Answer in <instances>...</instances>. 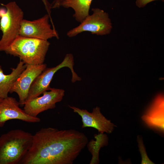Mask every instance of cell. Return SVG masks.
<instances>
[{
  "mask_svg": "<svg viewBox=\"0 0 164 164\" xmlns=\"http://www.w3.org/2000/svg\"><path fill=\"white\" fill-rule=\"evenodd\" d=\"M88 142L73 129L43 128L33 135L31 145L21 164H73Z\"/></svg>",
  "mask_w": 164,
  "mask_h": 164,
  "instance_id": "1",
  "label": "cell"
},
{
  "mask_svg": "<svg viewBox=\"0 0 164 164\" xmlns=\"http://www.w3.org/2000/svg\"><path fill=\"white\" fill-rule=\"evenodd\" d=\"M33 135L24 130H10L0 136V164H17L30 148Z\"/></svg>",
  "mask_w": 164,
  "mask_h": 164,
  "instance_id": "2",
  "label": "cell"
},
{
  "mask_svg": "<svg viewBox=\"0 0 164 164\" xmlns=\"http://www.w3.org/2000/svg\"><path fill=\"white\" fill-rule=\"evenodd\" d=\"M50 43L48 40L18 35L4 51L19 57L26 65L43 63Z\"/></svg>",
  "mask_w": 164,
  "mask_h": 164,
  "instance_id": "3",
  "label": "cell"
},
{
  "mask_svg": "<svg viewBox=\"0 0 164 164\" xmlns=\"http://www.w3.org/2000/svg\"><path fill=\"white\" fill-rule=\"evenodd\" d=\"M6 9L0 8V29L2 35L0 40V51H4L19 35L24 13L15 2L1 4Z\"/></svg>",
  "mask_w": 164,
  "mask_h": 164,
  "instance_id": "4",
  "label": "cell"
},
{
  "mask_svg": "<svg viewBox=\"0 0 164 164\" xmlns=\"http://www.w3.org/2000/svg\"><path fill=\"white\" fill-rule=\"evenodd\" d=\"M74 58L71 53L66 54L62 62L56 66L46 68L34 80L29 89L26 101L39 96L44 92L49 90L50 82L55 73L59 69L67 67L69 68L72 73L71 81L74 83L81 80V78L74 71Z\"/></svg>",
  "mask_w": 164,
  "mask_h": 164,
  "instance_id": "5",
  "label": "cell"
},
{
  "mask_svg": "<svg viewBox=\"0 0 164 164\" xmlns=\"http://www.w3.org/2000/svg\"><path fill=\"white\" fill-rule=\"evenodd\" d=\"M91 10L93 12L91 15L89 14L79 25L67 32L68 37H73L86 31L100 36L110 33L112 27L108 14L99 8H93Z\"/></svg>",
  "mask_w": 164,
  "mask_h": 164,
  "instance_id": "6",
  "label": "cell"
},
{
  "mask_svg": "<svg viewBox=\"0 0 164 164\" xmlns=\"http://www.w3.org/2000/svg\"><path fill=\"white\" fill-rule=\"evenodd\" d=\"M55 28L51 18L47 14L38 19L29 21L23 19L21 23L19 35L25 37L48 40L59 36L55 29H52L49 19Z\"/></svg>",
  "mask_w": 164,
  "mask_h": 164,
  "instance_id": "7",
  "label": "cell"
},
{
  "mask_svg": "<svg viewBox=\"0 0 164 164\" xmlns=\"http://www.w3.org/2000/svg\"><path fill=\"white\" fill-rule=\"evenodd\" d=\"M37 97L26 101L24 110L29 115L37 117L40 113L56 107V104L60 102L64 95L65 91L62 89L51 88Z\"/></svg>",
  "mask_w": 164,
  "mask_h": 164,
  "instance_id": "8",
  "label": "cell"
},
{
  "mask_svg": "<svg viewBox=\"0 0 164 164\" xmlns=\"http://www.w3.org/2000/svg\"><path fill=\"white\" fill-rule=\"evenodd\" d=\"M46 64L26 65L25 70L14 83L10 93L15 92L18 95L20 105L26 102L29 91L35 79L46 68Z\"/></svg>",
  "mask_w": 164,
  "mask_h": 164,
  "instance_id": "9",
  "label": "cell"
},
{
  "mask_svg": "<svg viewBox=\"0 0 164 164\" xmlns=\"http://www.w3.org/2000/svg\"><path fill=\"white\" fill-rule=\"evenodd\" d=\"M69 107L81 117L83 128L92 127L97 129L99 133L110 134L116 127L103 115L99 107L97 106L94 108L92 112H90L86 109L70 105Z\"/></svg>",
  "mask_w": 164,
  "mask_h": 164,
  "instance_id": "10",
  "label": "cell"
},
{
  "mask_svg": "<svg viewBox=\"0 0 164 164\" xmlns=\"http://www.w3.org/2000/svg\"><path fill=\"white\" fill-rule=\"evenodd\" d=\"M19 101L11 97L2 99L0 101V127H3L8 121L18 119L30 123L40 121L38 117H34L27 114L20 108Z\"/></svg>",
  "mask_w": 164,
  "mask_h": 164,
  "instance_id": "11",
  "label": "cell"
},
{
  "mask_svg": "<svg viewBox=\"0 0 164 164\" xmlns=\"http://www.w3.org/2000/svg\"><path fill=\"white\" fill-rule=\"evenodd\" d=\"M164 117L163 99L159 97L141 118L149 128L163 133Z\"/></svg>",
  "mask_w": 164,
  "mask_h": 164,
  "instance_id": "12",
  "label": "cell"
},
{
  "mask_svg": "<svg viewBox=\"0 0 164 164\" xmlns=\"http://www.w3.org/2000/svg\"><path fill=\"white\" fill-rule=\"evenodd\" d=\"M26 67V64L20 60L17 67L11 69V73L5 74L0 66V98H4L8 96V94L14 83Z\"/></svg>",
  "mask_w": 164,
  "mask_h": 164,
  "instance_id": "13",
  "label": "cell"
},
{
  "mask_svg": "<svg viewBox=\"0 0 164 164\" xmlns=\"http://www.w3.org/2000/svg\"><path fill=\"white\" fill-rule=\"evenodd\" d=\"M93 0H63L60 6L72 9L74 12L73 17L80 23L89 15L91 5Z\"/></svg>",
  "mask_w": 164,
  "mask_h": 164,
  "instance_id": "14",
  "label": "cell"
},
{
  "mask_svg": "<svg viewBox=\"0 0 164 164\" xmlns=\"http://www.w3.org/2000/svg\"><path fill=\"white\" fill-rule=\"evenodd\" d=\"M94 136L96 140L92 139L87 145L89 151L92 155L90 164L99 163V150L101 148L107 145L108 143V138L106 134L99 133L98 135L95 134Z\"/></svg>",
  "mask_w": 164,
  "mask_h": 164,
  "instance_id": "15",
  "label": "cell"
},
{
  "mask_svg": "<svg viewBox=\"0 0 164 164\" xmlns=\"http://www.w3.org/2000/svg\"><path fill=\"white\" fill-rule=\"evenodd\" d=\"M141 137L138 136L137 142L138 143V147L142 157L141 164H154L149 159L146 152L143 143V142Z\"/></svg>",
  "mask_w": 164,
  "mask_h": 164,
  "instance_id": "16",
  "label": "cell"
},
{
  "mask_svg": "<svg viewBox=\"0 0 164 164\" xmlns=\"http://www.w3.org/2000/svg\"><path fill=\"white\" fill-rule=\"evenodd\" d=\"M155 0H136V4L138 7H143L148 3ZM161 0L163 1V0Z\"/></svg>",
  "mask_w": 164,
  "mask_h": 164,
  "instance_id": "17",
  "label": "cell"
},
{
  "mask_svg": "<svg viewBox=\"0 0 164 164\" xmlns=\"http://www.w3.org/2000/svg\"><path fill=\"white\" fill-rule=\"evenodd\" d=\"M44 4L45 9L47 10L48 14L50 16L51 14V5L48 2L47 0H41Z\"/></svg>",
  "mask_w": 164,
  "mask_h": 164,
  "instance_id": "18",
  "label": "cell"
},
{
  "mask_svg": "<svg viewBox=\"0 0 164 164\" xmlns=\"http://www.w3.org/2000/svg\"><path fill=\"white\" fill-rule=\"evenodd\" d=\"M2 99L0 98V101Z\"/></svg>",
  "mask_w": 164,
  "mask_h": 164,
  "instance_id": "19",
  "label": "cell"
}]
</instances>
